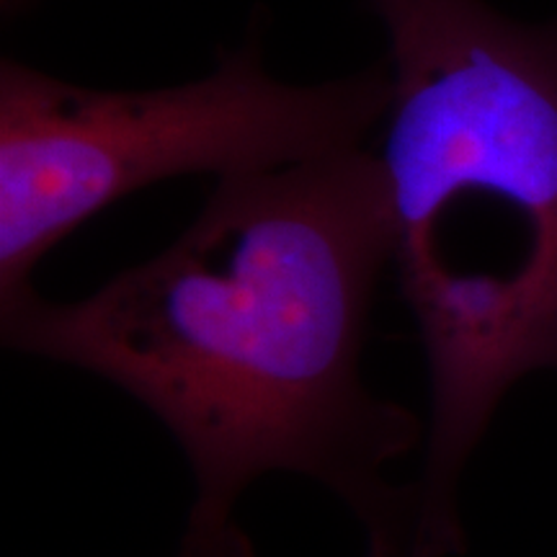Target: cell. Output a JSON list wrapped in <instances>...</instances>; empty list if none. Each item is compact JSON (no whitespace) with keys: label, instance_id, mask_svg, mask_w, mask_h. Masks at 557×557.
Wrapping results in <instances>:
<instances>
[{"label":"cell","instance_id":"obj_5","mask_svg":"<svg viewBox=\"0 0 557 557\" xmlns=\"http://www.w3.org/2000/svg\"><path fill=\"white\" fill-rule=\"evenodd\" d=\"M34 0H0L3 5V16H18L21 11H26Z\"/></svg>","mask_w":557,"mask_h":557},{"label":"cell","instance_id":"obj_3","mask_svg":"<svg viewBox=\"0 0 557 557\" xmlns=\"http://www.w3.org/2000/svg\"><path fill=\"white\" fill-rule=\"evenodd\" d=\"M393 101L389 62L323 83L278 81L263 34L205 78L107 90L0 62V302L34 289L39 261L83 222L145 186L243 176L364 148Z\"/></svg>","mask_w":557,"mask_h":557},{"label":"cell","instance_id":"obj_2","mask_svg":"<svg viewBox=\"0 0 557 557\" xmlns=\"http://www.w3.org/2000/svg\"><path fill=\"white\" fill-rule=\"evenodd\" d=\"M393 101L377 152L393 269L429 369L413 557L465 549L457 485L506 393L557 372V18L367 0Z\"/></svg>","mask_w":557,"mask_h":557},{"label":"cell","instance_id":"obj_4","mask_svg":"<svg viewBox=\"0 0 557 557\" xmlns=\"http://www.w3.org/2000/svg\"><path fill=\"white\" fill-rule=\"evenodd\" d=\"M173 557H256V549L238 519L222 524L186 521V532Z\"/></svg>","mask_w":557,"mask_h":557},{"label":"cell","instance_id":"obj_1","mask_svg":"<svg viewBox=\"0 0 557 557\" xmlns=\"http://www.w3.org/2000/svg\"><path fill=\"white\" fill-rule=\"evenodd\" d=\"M389 267L385 173L354 148L220 178L171 246L90 295L0 302V336L158 418L189 462V521H233L250 483L287 472L348 508L364 557H413L416 487L389 470L426 429L361 372Z\"/></svg>","mask_w":557,"mask_h":557}]
</instances>
